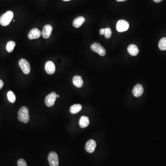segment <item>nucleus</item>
Returning <instances> with one entry per match:
<instances>
[{
  "mask_svg": "<svg viewBox=\"0 0 166 166\" xmlns=\"http://www.w3.org/2000/svg\"><path fill=\"white\" fill-rule=\"evenodd\" d=\"M18 119L21 122L27 123L30 120L29 110L26 107L23 106L21 108L18 112Z\"/></svg>",
  "mask_w": 166,
  "mask_h": 166,
  "instance_id": "1",
  "label": "nucleus"
},
{
  "mask_svg": "<svg viewBox=\"0 0 166 166\" xmlns=\"http://www.w3.org/2000/svg\"><path fill=\"white\" fill-rule=\"evenodd\" d=\"M13 16L14 15L13 12L8 11L0 17V24L2 26H7L10 23Z\"/></svg>",
  "mask_w": 166,
  "mask_h": 166,
  "instance_id": "2",
  "label": "nucleus"
},
{
  "mask_svg": "<svg viewBox=\"0 0 166 166\" xmlns=\"http://www.w3.org/2000/svg\"><path fill=\"white\" fill-rule=\"evenodd\" d=\"M91 49L93 51L96 52L102 56H104L106 53L104 48L98 43H94L91 45Z\"/></svg>",
  "mask_w": 166,
  "mask_h": 166,
  "instance_id": "3",
  "label": "nucleus"
},
{
  "mask_svg": "<svg viewBox=\"0 0 166 166\" xmlns=\"http://www.w3.org/2000/svg\"><path fill=\"white\" fill-rule=\"evenodd\" d=\"M48 161L51 166H59V157L57 153L54 151L50 152L48 156Z\"/></svg>",
  "mask_w": 166,
  "mask_h": 166,
  "instance_id": "4",
  "label": "nucleus"
},
{
  "mask_svg": "<svg viewBox=\"0 0 166 166\" xmlns=\"http://www.w3.org/2000/svg\"><path fill=\"white\" fill-rule=\"evenodd\" d=\"M129 27V23L125 20H119L117 23L116 29L118 32H126L128 30Z\"/></svg>",
  "mask_w": 166,
  "mask_h": 166,
  "instance_id": "5",
  "label": "nucleus"
},
{
  "mask_svg": "<svg viewBox=\"0 0 166 166\" xmlns=\"http://www.w3.org/2000/svg\"><path fill=\"white\" fill-rule=\"evenodd\" d=\"M19 66L22 70L24 74H28L31 72V66L30 64L27 60L25 59H21L19 61Z\"/></svg>",
  "mask_w": 166,
  "mask_h": 166,
  "instance_id": "6",
  "label": "nucleus"
},
{
  "mask_svg": "<svg viewBox=\"0 0 166 166\" xmlns=\"http://www.w3.org/2000/svg\"><path fill=\"white\" fill-rule=\"evenodd\" d=\"M57 94L55 92H52L48 95L45 99V104L48 107H52L56 101Z\"/></svg>",
  "mask_w": 166,
  "mask_h": 166,
  "instance_id": "7",
  "label": "nucleus"
},
{
  "mask_svg": "<svg viewBox=\"0 0 166 166\" xmlns=\"http://www.w3.org/2000/svg\"><path fill=\"white\" fill-rule=\"evenodd\" d=\"M96 146V142L92 139L87 141L85 145V149L88 153H92L95 150Z\"/></svg>",
  "mask_w": 166,
  "mask_h": 166,
  "instance_id": "8",
  "label": "nucleus"
},
{
  "mask_svg": "<svg viewBox=\"0 0 166 166\" xmlns=\"http://www.w3.org/2000/svg\"><path fill=\"white\" fill-rule=\"evenodd\" d=\"M53 27L51 25H46L43 27V30L42 36L45 39L49 38L51 36V35L52 32Z\"/></svg>",
  "mask_w": 166,
  "mask_h": 166,
  "instance_id": "9",
  "label": "nucleus"
},
{
  "mask_svg": "<svg viewBox=\"0 0 166 166\" xmlns=\"http://www.w3.org/2000/svg\"><path fill=\"white\" fill-rule=\"evenodd\" d=\"M45 71L49 74H53L55 72V66L53 62L48 61L46 63L45 66Z\"/></svg>",
  "mask_w": 166,
  "mask_h": 166,
  "instance_id": "10",
  "label": "nucleus"
},
{
  "mask_svg": "<svg viewBox=\"0 0 166 166\" xmlns=\"http://www.w3.org/2000/svg\"><path fill=\"white\" fill-rule=\"evenodd\" d=\"M41 34L40 31L37 28L32 29L29 32L28 35V37L29 39L32 40V39H37L39 38L41 36Z\"/></svg>",
  "mask_w": 166,
  "mask_h": 166,
  "instance_id": "11",
  "label": "nucleus"
},
{
  "mask_svg": "<svg viewBox=\"0 0 166 166\" xmlns=\"http://www.w3.org/2000/svg\"><path fill=\"white\" fill-rule=\"evenodd\" d=\"M144 89L143 86L140 84H137L134 87L133 93L135 97H139L143 94Z\"/></svg>",
  "mask_w": 166,
  "mask_h": 166,
  "instance_id": "12",
  "label": "nucleus"
},
{
  "mask_svg": "<svg viewBox=\"0 0 166 166\" xmlns=\"http://www.w3.org/2000/svg\"><path fill=\"white\" fill-rule=\"evenodd\" d=\"M73 84L77 88H81L83 85V80L80 76L76 75L74 76L73 79Z\"/></svg>",
  "mask_w": 166,
  "mask_h": 166,
  "instance_id": "13",
  "label": "nucleus"
},
{
  "mask_svg": "<svg viewBox=\"0 0 166 166\" xmlns=\"http://www.w3.org/2000/svg\"><path fill=\"white\" fill-rule=\"evenodd\" d=\"M127 51L132 56H136L139 53V50L136 45L134 44L129 45L127 47Z\"/></svg>",
  "mask_w": 166,
  "mask_h": 166,
  "instance_id": "14",
  "label": "nucleus"
},
{
  "mask_svg": "<svg viewBox=\"0 0 166 166\" xmlns=\"http://www.w3.org/2000/svg\"><path fill=\"white\" fill-rule=\"evenodd\" d=\"M85 22V18L83 16L77 17L74 20L73 25L75 28H79Z\"/></svg>",
  "mask_w": 166,
  "mask_h": 166,
  "instance_id": "15",
  "label": "nucleus"
},
{
  "mask_svg": "<svg viewBox=\"0 0 166 166\" xmlns=\"http://www.w3.org/2000/svg\"><path fill=\"white\" fill-rule=\"evenodd\" d=\"M79 124L81 128H84L87 127L90 124L89 118L85 116H83L81 117L79 120Z\"/></svg>",
  "mask_w": 166,
  "mask_h": 166,
  "instance_id": "16",
  "label": "nucleus"
},
{
  "mask_svg": "<svg viewBox=\"0 0 166 166\" xmlns=\"http://www.w3.org/2000/svg\"><path fill=\"white\" fill-rule=\"evenodd\" d=\"M82 109V106L79 104H76L71 107L70 111L71 114H75L79 112Z\"/></svg>",
  "mask_w": 166,
  "mask_h": 166,
  "instance_id": "17",
  "label": "nucleus"
},
{
  "mask_svg": "<svg viewBox=\"0 0 166 166\" xmlns=\"http://www.w3.org/2000/svg\"><path fill=\"white\" fill-rule=\"evenodd\" d=\"M158 47L161 51L166 50V37H163L160 40L158 43Z\"/></svg>",
  "mask_w": 166,
  "mask_h": 166,
  "instance_id": "18",
  "label": "nucleus"
},
{
  "mask_svg": "<svg viewBox=\"0 0 166 166\" xmlns=\"http://www.w3.org/2000/svg\"><path fill=\"white\" fill-rule=\"evenodd\" d=\"M15 45L16 44L14 41H11L7 43V46H6L7 51L9 53L12 52L14 50Z\"/></svg>",
  "mask_w": 166,
  "mask_h": 166,
  "instance_id": "19",
  "label": "nucleus"
},
{
  "mask_svg": "<svg viewBox=\"0 0 166 166\" xmlns=\"http://www.w3.org/2000/svg\"><path fill=\"white\" fill-rule=\"evenodd\" d=\"M7 97H8V100L10 103H15V101H16V96L13 92L12 91L8 92V94H7Z\"/></svg>",
  "mask_w": 166,
  "mask_h": 166,
  "instance_id": "20",
  "label": "nucleus"
},
{
  "mask_svg": "<svg viewBox=\"0 0 166 166\" xmlns=\"http://www.w3.org/2000/svg\"><path fill=\"white\" fill-rule=\"evenodd\" d=\"M105 30L104 36L106 38H110L112 35V31L109 28H105Z\"/></svg>",
  "mask_w": 166,
  "mask_h": 166,
  "instance_id": "21",
  "label": "nucleus"
},
{
  "mask_svg": "<svg viewBox=\"0 0 166 166\" xmlns=\"http://www.w3.org/2000/svg\"><path fill=\"white\" fill-rule=\"evenodd\" d=\"M18 166H27L26 161L23 159H20L17 161Z\"/></svg>",
  "mask_w": 166,
  "mask_h": 166,
  "instance_id": "22",
  "label": "nucleus"
},
{
  "mask_svg": "<svg viewBox=\"0 0 166 166\" xmlns=\"http://www.w3.org/2000/svg\"><path fill=\"white\" fill-rule=\"evenodd\" d=\"M105 30V29H104V28L101 29V30H100V32H99L100 34L102 35L104 34Z\"/></svg>",
  "mask_w": 166,
  "mask_h": 166,
  "instance_id": "23",
  "label": "nucleus"
},
{
  "mask_svg": "<svg viewBox=\"0 0 166 166\" xmlns=\"http://www.w3.org/2000/svg\"><path fill=\"white\" fill-rule=\"evenodd\" d=\"M3 85H4V83H3V81L1 79H0V90L2 88Z\"/></svg>",
  "mask_w": 166,
  "mask_h": 166,
  "instance_id": "24",
  "label": "nucleus"
},
{
  "mask_svg": "<svg viewBox=\"0 0 166 166\" xmlns=\"http://www.w3.org/2000/svg\"><path fill=\"white\" fill-rule=\"evenodd\" d=\"M153 1H154L156 3H159V2H162L163 0H153Z\"/></svg>",
  "mask_w": 166,
  "mask_h": 166,
  "instance_id": "25",
  "label": "nucleus"
},
{
  "mask_svg": "<svg viewBox=\"0 0 166 166\" xmlns=\"http://www.w3.org/2000/svg\"><path fill=\"white\" fill-rule=\"evenodd\" d=\"M117 1L119 2H121L125 1L126 0H116Z\"/></svg>",
  "mask_w": 166,
  "mask_h": 166,
  "instance_id": "26",
  "label": "nucleus"
},
{
  "mask_svg": "<svg viewBox=\"0 0 166 166\" xmlns=\"http://www.w3.org/2000/svg\"><path fill=\"white\" fill-rule=\"evenodd\" d=\"M63 1H64L67 2L69 1H71V0H63Z\"/></svg>",
  "mask_w": 166,
  "mask_h": 166,
  "instance_id": "27",
  "label": "nucleus"
},
{
  "mask_svg": "<svg viewBox=\"0 0 166 166\" xmlns=\"http://www.w3.org/2000/svg\"><path fill=\"white\" fill-rule=\"evenodd\" d=\"M59 95H57V97H59Z\"/></svg>",
  "mask_w": 166,
  "mask_h": 166,
  "instance_id": "28",
  "label": "nucleus"
}]
</instances>
